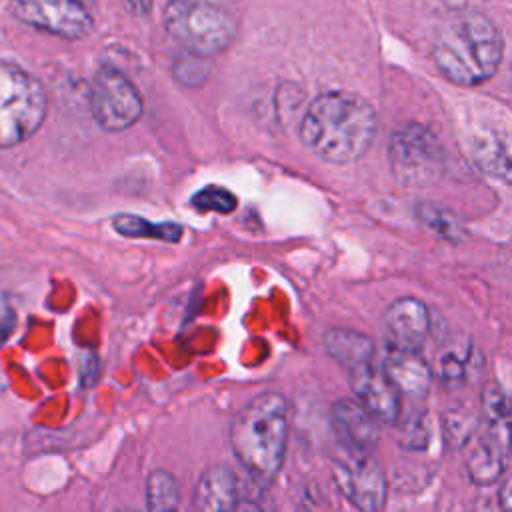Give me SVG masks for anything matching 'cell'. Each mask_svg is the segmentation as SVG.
<instances>
[{
	"instance_id": "cell-16",
	"label": "cell",
	"mask_w": 512,
	"mask_h": 512,
	"mask_svg": "<svg viewBox=\"0 0 512 512\" xmlns=\"http://www.w3.org/2000/svg\"><path fill=\"white\" fill-rule=\"evenodd\" d=\"M238 482L232 468L214 464L202 472L194 490V506L204 512L232 510L238 506Z\"/></svg>"
},
{
	"instance_id": "cell-24",
	"label": "cell",
	"mask_w": 512,
	"mask_h": 512,
	"mask_svg": "<svg viewBox=\"0 0 512 512\" xmlns=\"http://www.w3.org/2000/svg\"><path fill=\"white\" fill-rule=\"evenodd\" d=\"M190 204L202 212L230 214L236 208V196L222 186H204L202 190L194 192Z\"/></svg>"
},
{
	"instance_id": "cell-12",
	"label": "cell",
	"mask_w": 512,
	"mask_h": 512,
	"mask_svg": "<svg viewBox=\"0 0 512 512\" xmlns=\"http://www.w3.org/2000/svg\"><path fill=\"white\" fill-rule=\"evenodd\" d=\"M472 160L486 174L512 184V128L482 126L468 138Z\"/></svg>"
},
{
	"instance_id": "cell-10",
	"label": "cell",
	"mask_w": 512,
	"mask_h": 512,
	"mask_svg": "<svg viewBox=\"0 0 512 512\" xmlns=\"http://www.w3.org/2000/svg\"><path fill=\"white\" fill-rule=\"evenodd\" d=\"M334 482L358 510L376 512L386 502L384 470L368 450L344 446V454L334 460Z\"/></svg>"
},
{
	"instance_id": "cell-19",
	"label": "cell",
	"mask_w": 512,
	"mask_h": 512,
	"mask_svg": "<svg viewBox=\"0 0 512 512\" xmlns=\"http://www.w3.org/2000/svg\"><path fill=\"white\" fill-rule=\"evenodd\" d=\"M112 226L126 238H156L162 242H178L182 226L176 222H150L136 214H116Z\"/></svg>"
},
{
	"instance_id": "cell-3",
	"label": "cell",
	"mask_w": 512,
	"mask_h": 512,
	"mask_svg": "<svg viewBox=\"0 0 512 512\" xmlns=\"http://www.w3.org/2000/svg\"><path fill=\"white\" fill-rule=\"evenodd\" d=\"M504 56V38L496 24L480 12L464 10L436 34L432 58L454 84L478 86L492 78Z\"/></svg>"
},
{
	"instance_id": "cell-29",
	"label": "cell",
	"mask_w": 512,
	"mask_h": 512,
	"mask_svg": "<svg viewBox=\"0 0 512 512\" xmlns=\"http://www.w3.org/2000/svg\"><path fill=\"white\" fill-rule=\"evenodd\" d=\"M442 4H446L448 8H454V10H466V8H472L484 0H440Z\"/></svg>"
},
{
	"instance_id": "cell-18",
	"label": "cell",
	"mask_w": 512,
	"mask_h": 512,
	"mask_svg": "<svg viewBox=\"0 0 512 512\" xmlns=\"http://www.w3.org/2000/svg\"><path fill=\"white\" fill-rule=\"evenodd\" d=\"M482 370V354L468 342L450 344L438 360V374L446 386H460Z\"/></svg>"
},
{
	"instance_id": "cell-23",
	"label": "cell",
	"mask_w": 512,
	"mask_h": 512,
	"mask_svg": "<svg viewBox=\"0 0 512 512\" xmlns=\"http://www.w3.org/2000/svg\"><path fill=\"white\" fill-rule=\"evenodd\" d=\"M478 418L470 408H454L444 414V436L450 446L462 448L476 432Z\"/></svg>"
},
{
	"instance_id": "cell-1",
	"label": "cell",
	"mask_w": 512,
	"mask_h": 512,
	"mask_svg": "<svg viewBox=\"0 0 512 512\" xmlns=\"http://www.w3.org/2000/svg\"><path fill=\"white\" fill-rule=\"evenodd\" d=\"M374 136L376 112L352 92L320 94L300 120V138L306 148L330 164H350L362 158Z\"/></svg>"
},
{
	"instance_id": "cell-8",
	"label": "cell",
	"mask_w": 512,
	"mask_h": 512,
	"mask_svg": "<svg viewBox=\"0 0 512 512\" xmlns=\"http://www.w3.org/2000/svg\"><path fill=\"white\" fill-rule=\"evenodd\" d=\"M16 20L66 40H80L94 28L96 0H10Z\"/></svg>"
},
{
	"instance_id": "cell-7",
	"label": "cell",
	"mask_w": 512,
	"mask_h": 512,
	"mask_svg": "<svg viewBox=\"0 0 512 512\" xmlns=\"http://www.w3.org/2000/svg\"><path fill=\"white\" fill-rule=\"evenodd\" d=\"M388 162L400 184L422 188L436 184L442 178L446 152L430 128L418 122H408L390 136Z\"/></svg>"
},
{
	"instance_id": "cell-20",
	"label": "cell",
	"mask_w": 512,
	"mask_h": 512,
	"mask_svg": "<svg viewBox=\"0 0 512 512\" xmlns=\"http://www.w3.org/2000/svg\"><path fill=\"white\" fill-rule=\"evenodd\" d=\"M414 212L422 226L432 230L436 236L448 242H462L466 238L464 222L452 210L434 202H420L416 204Z\"/></svg>"
},
{
	"instance_id": "cell-14",
	"label": "cell",
	"mask_w": 512,
	"mask_h": 512,
	"mask_svg": "<svg viewBox=\"0 0 512 512\" xmlns=\"http://www.w3.org/2000/svg\"><path fill=\"white\" fill-rule=\"evenodd\" d=\"M382 368L394 382V386L400 390V394L412 398L426 396L432 382V374L428 362L418 352V348H406L388 342L382 358Z\"/></svg>"
},
{
	"instance_id": "cell-6",
	"label": "cell",
	"mask_w": 512,
	"mask_h": 512,
	"mask_svg": "<svg viewBox=\"0 0 512 512\" xmlns=\"http://www.w3.org/2000/svg\"><path fill=\"white\" fill-rule=\"evenodd\" d=\"M48 110L42 82L14 62L0 60V150L34 136Z\"/></svg>"
},
{
	"instance_id": "cell-15",
	"label": "cell",
	"mask_w": 512,
	"mask_h": 512,
	"mask_svg": "<svg viewBox=\"0 0 512 512\" xmlns=\"http://www.w3.org/2000/svg\"><path fill=\"white\" fill-rule=\"evenodd\" d=\"M332 422L344 446L372 452L380 440L378 420L372 412L352 398H340L332 406Z\"/></svg>"
},
{
	"instance_id": "cell-2",
	"label": "cell",
	"mask_w": 512,
	"mask_h": 512,
	"mask_svg": "<svg viewBox=\"0 0 512 512\" xmlns=\"http://www.w3.org/2000/svg\"><path fill=\"white\" fill-rule=\"evenodd\" d=\"M288 442V402L278 392H262L232 418L230 444L236 460L258 484L268 486L280 472Z\"/></svg>"
},
{
	"instance_id": "cell-17",
	"label": "cell",
	"mask_w": 512,
	"mask_h": 512,
	"mask_svg": "<svg viewBox=\"0 0 512 512\" xmlns=\"http://www.w3.org/2000/svg\"><path fill=\"white\" fill-rule=\"evenodd\" d=\"M324 348L346 372L374 360V342L366 334L350 328H330L324 334Z\"/></svg>"
},
{
	"instance_id": "cell-21",
	"label": "cell",
	"mask_w": 512,
	"mask_h": 512,
	"mask_svg": "<svg viewBox=\"0 0 512 512\" xmlns=\"http://www.w3.org/2000/svg\"><path fill=\"white\" fill-rule=\"evenodd\" d=\"M180 502L178 482L166 470H154L146 482V506L152 512L174 510Z\"/></svg>"
},
{
	"instance_id": "cell-13",
	"label": "cell",
	"mask_w": 512,
	"mask_h": 512,
	"mask_svg": "<svg viewBox=\"0 0 512 512\" xmlns=\"http://www.w3.org/2000/svg\"><path fill=\"white\" fill-rule=\"evenodd\" d=\"M384 328L388 342L420 350L430 330V312L418 298H398L384 312Z\"/></svg>"
},
{
	"instance_id": "cell-11",
	"label": "cell",
	"mask_w": 512,
	"mask_h": 512,
	"mask_svg": "<svg viewBox=\"0 0 512 512\" xmlns=\"http://www.w3.org/2000/svg\"><path fill=\"white\" fill-rule=\"evenodd\" d=\"M354 396L382 424H396L402 416L400 390L388 378L384 368L374 366V360L348 372Z\"/></svg>"
},
{
	"instance_id": "cell-4",
	"label": "cell",
	"mask_w": 512,
	"mask_h": 512,
	"mask_svg": "<svg viewBox=\"0 0 512 512\" xmlns=\"http://www.w3.org/2000/svg\"><path fill=\"white\" fill-rule=\"evenodd\" d=\"M166 32L196 56H216L236 38L234 14L216 0H170L164 10Z\"/></svg>"
},
{
	"instance_id": "cell-30",
	"label": "cell",
	"mask_w": 512,
	"mask_h": 512,
	"mask_svg": "<svg viewBox=\"0 0 512 512\" xmlns=\"http://www.w3.org/2000/svg\"><path fill=\"white\" fill-rule=\"evenodd\" d=\"M506 76H508V84H510V88H512V56H510V62H508V72H506Z\"/></svg>"
},
{
	"instance_id": "cell-27",
	"label": "cell",
	"mask_w": 512,
	"mask_h": 512,
	"mask_svg": "<svg viewBox=\"0 0 512 512\" xmlns=\"http://www.w3.org/2000/svg\"><path fill=\"white\" fill-rule=\"evenodd\" d=\"M500 506L506 510H512V478L506 480L500 488Z\"/></svg>"
},
{
	"instance_id": "cell-25",
	"label": "cell",
	"mask_w": 512,
	"mask_h": 512,
	"mask_svg": "<svg viewBox=\"0 0 512 512\" xmlns=\"http://www.w3.org/2000/svg\"><path fill=\"white\" fill-rule=\"evenodd\" d=\"M174 74L182 84H188V86H196V84L204 82V78L208 74V68L204 66V56L186 52V58L176 62Z\"/></svg>"
},
{
	"instance_id": "cell-26",
	"label": "cell",
	"mask_w": 512,
	"mask_h": 512,
	"mask_svg": "<svg viewBox=\"0 0 512 512\" xmlns=\"http://www.w3.org/2000/svg\"><path fill=\"white\" fill-rule=\"evenodd\" d=\"M16 328V310L4 290H0V344L10 338Z\"/></svg>"
},
{
	"instance_id": "cell-5",
	"label": "cell",
	"mask_w": 512,
	"mask_h": 512,
	"mask_svg": "<svg viewBox=\"0 0 512 512\" xmlns=\"http://www.w3.org/2000/svg\"><path fill=\"white\" fill-rule=\"evenodd\" d=\"M482 432L468 454L466 472L476 486L494 484L512 456V402L506 392L488 382L480 396Z\"/></svg>"
},
{
	"instance_id": "cell-31",
	"label": "cell",
	"mask_w": 512,
	"mask_h": 512,
	"mask_svg": "<svg viewBox=\"0 0 512 512\" xmlns=\"http://www.w3.org/2000/svg\"><path fill=\"white\" fill-rule=\"evenodd\" d=\"M4 390V380H2V372H0V392Z\"/></svg>"
},
{
	"instance_id": "cell-28",
	"label": "cell",
	"mask_w": 512,
	"mask_h": 512,
	"mask_svg": "<svg viewBox=\"0 0 512 512\" xmlns=\"http://www.w3.org/2000/svg\"><path fill=\"white\" fill-rule=\"evenodd\" d=\"M124 2L136 14H148L150 8H152V0H124Z\"/></svg>"
},
{
	"instance_id": "cell-9",
	"label": "cell",
	"mask_w": 512,
	"mask_h": 512,
	"mask_svg": "<svg viewBox=\"0 0 512 512\" xmlns=\"http://www.w3.org/2000/svg\"><path fill=\"white\" fill-rule=\"evenodd\" d=\"M90 110L102 130L122 132L142 116V98L120 70L102 66L92 78Z\"/></svg>"
},
{
	"instance_id": "cell-22",
	"label": "cell",
	"mask_w": 512,
	"mask_h": 512,
	"mask_svg": "<svg viewBox=\"0 0 512 512\" xmlns=\"http://www.w3.org/2000/svg\"><path fill=\"white\" fill-rule=\"evenodd\" d=\"M398 442L406 450H426L432 438V426L426 412H412L398 420Z\"/></svg>"
}]
</instances>
